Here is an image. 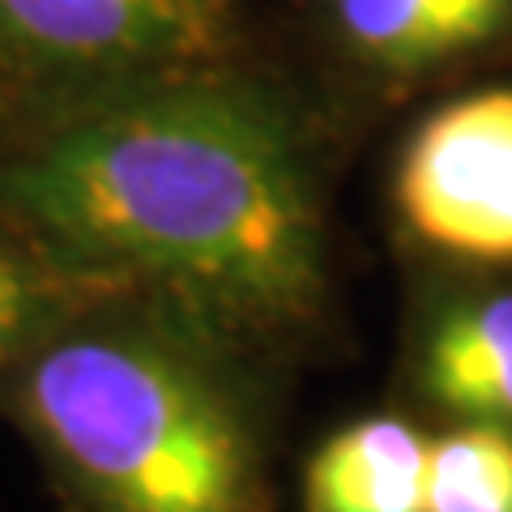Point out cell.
Segmentation results:
<instances>
[{
  "instance_id": "obj_1",
  "label": "cell",
  "mask_w": 512,
  "mask_h": 512,
  "mask_svg": "<svg viewBox=\"0 0 512 512\" xmlns=\"http://www.w3.org/2000/svg\"><path fill=\"white\" fill-rule=\"evenodd\" d=\"M0 205L69 274L163 299L291 372L333 342L316 146L265 90L163 77L0 167Z\"/></svg>"
},
{
  "instance_id": "obj_2",
  "label": "cell",
  "mask_w": 512,
  "mask_h": 512,
  "mask_svg": "<svg viewBox=\"0 0 512 512\" xmlns=\"http://www.w3.org/2000/svg\"><path fill=\"white\" fill-rule=\"evenodd\" d=\"M282 367L163 299L64 316L5 406L69 512H278Z\"/></svg>"
},
{
  "instance_id": "obj_3",
  "label": "cell",
  "mask_w": 512,
  "mask_h": 512,
  "mask_svg": "<svg viewBox=\"0 0 512 512\" xmlns=\"http://www.w3.org/2000/svg\"><path fill=\"white\" fill-rule=\"evenodd\" d=\"M389 201L436 269L512 274V86L431 111L397 154Z\"/></svg>"
},
{
  "instance_id": "obj_4",
  "label": "cell",
  "mask_w": 512,
  "mask_h": 512,
  "mask_svg": "<svg viewBox=\"0 0 512 512\" xmlns=\"http://www.w3.org/2000/svg\"><path fill=\"white\" fill-rule=\"evenodd\" d=\"M393 402L427 427L512 440V274L431 269L410 299Z\"/></svg>"
},
{
  "instance_id": "obj_5",
  "label": "cell",
  "mask_w": 512,
  "mask_h": 512,
  "mask_svg": "<svg viewBox=\"0 0 512 512\" xmlns=\"http://www.w3.org/2000/svg\"><path fill=\"white\" fill-rule=\"evenodd\" d=\"M231 0H0L13 47L94 73H175L227 39Z\"/></svg>"
},
{
  "instance_id": "obj_6",
  "label": "cell",
  "mask_w": 512,
  "mask_h": 512,
  "mask_svg": "<svg viewBox=\"0 0 512 512\" xmlns=\"http://www.w3.org/2000/svg\"><path fill=\"white\" fill-rule=\"evenodd\" d=\"M431 427L397 402L320 436L303 461V512H427Z\"/></svg>"
},
{
  "instance_id": "obj_7",
  "label": "cell",
  "mask_w": 512,
  "mask_h": 512,
  "mask_svg": "<svg viewBox=\"0 0 512 512\" xmlns=\"http://www.w3.org/2000/svg\"><path fill=\"white\" fill-rule=\"evenodd\" d=\"M350 56L389 82L440 73L512 26V0H329Z\"/></svg>"
},
{
  "instance_id": "obj_8",
  "label": "cell",
  "mask_w": 512,
  "mask_h": 512,
  "mask_svg": "<svg viewBox=\"0 0 512 512\" xmlns=\"http://www.w3.org/2000/svg\"><path fill=\"white\" fill-rule=\"evenodd\" d=\"M427 512H512V440L491 427H431Z\"/></svg>"
},
{
  "instance_id": "obj_9",
  "label": "cell",
  "mask_w": 512,
  "mask_h": 512,
  "mask_svg": "<svg viewBox=\"0 0 512 512\" xmlns=\"http://www.w3.org/2000/svg\"><path fill=\"white\" fill-rule=\"evenodd\" d=\"M73 286L107 282L69 274L52 256H30L0 244V380L22 363V355L47 329H56L69 316L64 308H73Z\"/></svg>"
}]
</instances>
